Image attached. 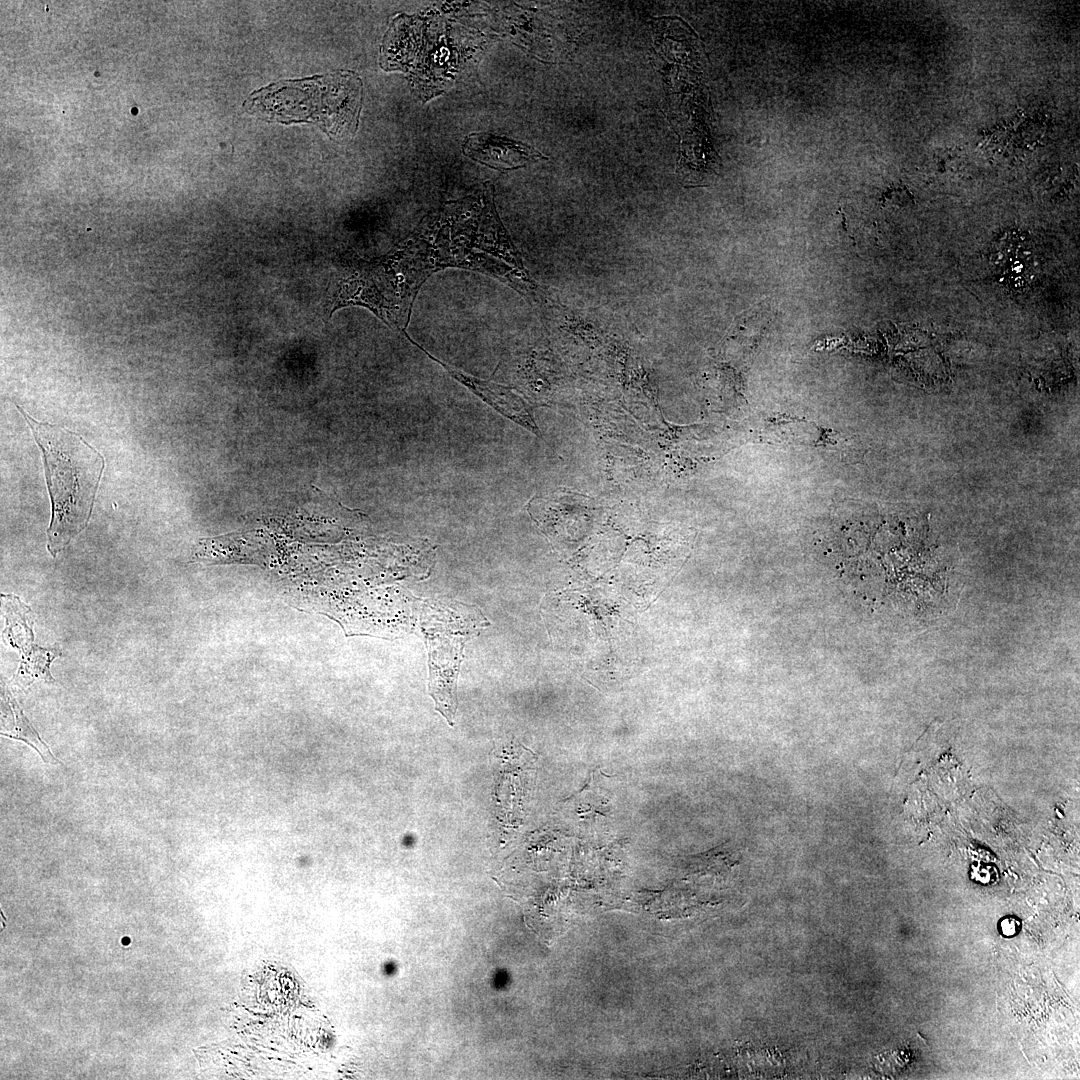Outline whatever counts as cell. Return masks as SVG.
<instances>
[{
	"mask_svg": "<svg viewBox=\"0 0 1080 1080\" xmlns=\"http://www.w3.org/2000/svg\"><path fill=\"white\" fill-rule=\"evenodd\" d=\"M16 408L26 420L41 451L51 502L47 549L56 557L86 528L105 460L79 434L40 422L20 406L16 405Z\"/></svg>",
	"mask_w": 1080,
	"mask_h": 1080,
	"instance_id": "cell-1",
	"label": "cell"
},
{
	"mask_svg": "<svg viewBox=\"0 0 1080 1080\" xmlns=\"http://www.w3.org/2000/svg\"><path fill=\"white\" fill-rule=\"evenodd\" d=\"M362 97L358 75L342 71L275 83L252 93L245 106L267 121L312 122L327 134L347 137L357 131Z\"/></svg>",
	"mask_w": 1080,
	"mask_h": 1080,
	"instance_id": "cell-2",
	"label": "cell"
},
{
	"mask_svg": "<svg viewBox=\"0 0 1080 1080\" xmlns=\"http://www.w3.org/2000/svg\"><path fill=\"white\" fill-rule=\"evenodd\" d=\"M461 616L457 611L432 606L422 623L429 648L430 695L450 724L457 708L456 682L464 642L476 629L474 624H463Z\"/></svg>",
	"mask_w": 1080,
	"mask_h": 1080,
	"instance_id": "cell-3",
	"label": "cell"
},
{
	"mask_svg": "<svg viewBox=\"0 0 1080 1080\" xmlns=\"http://www.w3.org/2000/svg\"><path fill=\"white\" fill-rule=\"evenodd\" d=\"M403 333L413 345L417 346L430 359L441 365L451 377L471 390V392L486 404L490 405L508 419L529 429L535 435L541 436L529 407L525 401L513 391V388L500 385L491 380L477 378L452 367L449 364L436 359L426 351V349L415 342L405 331Z\"/></svg>",
	"mask_w": 1080,
	"mask_h": 1080,
	"instance_id": "cell-4",
	"label": "cell"
},
{
	"mask_svg": "<svg viewBox=\"0 0 1080 1080\" xmlns=\"http://www.w3.org/2000/svg\"><path fill=\"white\" fill-rule=\"evenodd\" d=\"M462 152L472 160L500 171L518 169L545 158L527 144L487 132L467 135Z\"/></svg>",
	"mask_w": 1080,
	"mask_h": 1080,
	"instance_id": "cell-5",
	"label": "cell"
},
{
	"mask_svg": "<svg viewBox=\"0 0 1080 1080\" xmlns=\"http://www.w3.org/2000/svg\"><path fill=\"white\" fill-rule=\"evenodd\" d=\"M7 699L11 709L12 721L11 726L7 728V730L1 731V735L23 741L32 747L46 763H60L26 718L13 695L8 693Z\"/></svg>",
	"mask_w": 1080,
	"mask_h": 1080,
	"instance_id": "cell-6",
	"label": "cell"
}]
</instances>
